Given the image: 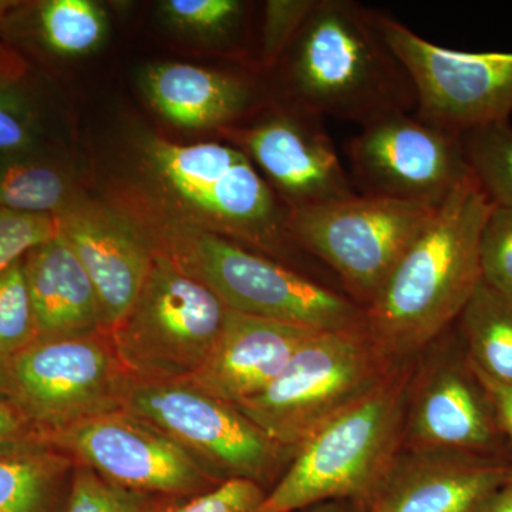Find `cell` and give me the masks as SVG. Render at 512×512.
I'll use <instances>...</instances> for the list:
<instances>
[{"instance_id":"1","label":"cell","mask_w":512,"mask_h":512,"mask_svg":"<svg viewBox=\"0 0 512 512\" xmlns=\"http://www.w3.org/2000/svg\"><path fill=\"white\" fill-rule=\"evenodd\" d=\"M493 207L468 175L441 202L365 309L367 332L396 365L440 338L483 282L480 239Z\"/></svg>"},{"instance_id":"2","label":"cell","mask_w":512,"mask_h":512,"mask_svg":"<svg viewBox=\"0 0 512 512\" xmlns=\"http://www.w3.org/2000/svg\"><path fill=\"white\" fill-rule=\"evenodd\" d=\"M380 12L353 0H315L281 59L293 107L360 127L416 110V89L384 39Z\"/></svg>"},{"instance_id":"3","label":"cell","mask_w":512,"mask_h":512,"mask_svg":"<svg viewBox=\"0 0 512 512\" xmlns=\"http://www.w3.org/2000/svg\"><path fill=\"white\" fill-rule=\"evenodd\" d=\"M410 370L309 437L251 512H296L326 501H367L403 446Z\"/></svg>"},{"instance_id":"4","label":"cell","mask_w":512,"mask_h":512,"mask_svg":"<svg viewBox=\"0 0 512 512\" xmlns=\"http://www.w3.org/2000/svg\"><path fill=\"white\" fill-rule=\"evenodd\" d=\"M367 332H316L274 383L239 412L278 446L296 451L316 431L382 389L399 370Z\"/></svg>"},{"instance_id":"5","label":"cell","mask_w":512,"mask_h":512,"mask_svg":"<svg viewBox=\"0 0 512 512\" xmlns=\"http://www.w3.org/2000/svg\"><path fill=\"white\" fill-rule=\"evenodd\" d=\"M170 244L167 255L231 311L323 332L366 326L365 309L349 296L220 234L181 228Z\"/></svg>"},{"instance_id":"6","label":"cell","mask_w":512,"mask_h":512,"mask_svg":"<svg viewBox=\"0 0 512 512\" xmlns=\"http://www.w3.org/2000/svg\"><path fill=\"white\" fill-rule=\"evenodd\" d=\"M229 308L167 254H154L137 302L109 333L130 377L147 382L194 375L220 339Z\"/></svg>"},{"instance_id":"7","label":"cell","mask_w":512,"mask_h":512,"mask_svg":"<svg viewBox=\"0 0 512 512\" xmlns=\"http://www.w3.org/2000/svg\"><path fill=\"white\" fill-rule=\"evenodd\" d=\"M437 208L356 194L289 212L288 229L295 244L332 269L366 309Z\"/></svg>"},{"instance_id":"8","label":"cell","mask_w":512,"mask_h":512,"mask_svg":"<svg viewBox=\"0 0 512 512\" xmlns=\"http://www.w3.org/2000/svg\"><path fill=\"white\" fill-rule=\"evenodd\" d=\"M121 407L164 431L221 483L239 478L262 487L278 473L288 451L237 407L183 380L147 382L130 377Z\"/></svg>"},{"instance_id":"9","label":"cell","mask_w":512,"mask_h":512,"mask_svg":"<svg viewBox=\"0 0 512 512\" xmlns=\"http://www.w3.org/2000/svg\"><path fill=\"white\" fill-rule=\"evenodd\" d=\"M10 404L37 437L121 409L130 375L109 335L37 339L9 359Z\"/></svg>"},{"instance_id":"10","label":"cell","mask_w":512,"mask_h":512,"mask_svg":"<svg viewBox=\"0 0 512 512\" xmlns=\"http://www.w3.org/2000/svg\"><path fill=\"white\" fill-rule=\"evenodd\" d=\"M151 156L168 185L225 232L271 252L299 248L289 234L291 210H282L271 185L238 147L157 141Z\"/></svg>"},{"instance_id":"11","label":"cell","mask_w":512,"mask_h":512,"mask_svg":"<svg viewBox=\"0 0 512 512\" xmlns=\"http://www.w3.org/2000/svg\"><path fill=\"white\" fill-rule=\"evenodd\" d=\"M379 20L384 39L412 77L419 119L458 136L510 120L512 52L447 49L386 13Z\"/></svg>"},{"instance_id":"12","label":"cell","mask_w":512,"mask_h":512,"mask_svg":"<svg viewBox=\"0 0 512 512\" xmlns=\"http://www.w3.org/2000/svg\"><path fill=\"white\" fill-rule=\"evenodd\" d=\"M39 440L137 493L194 497L221 484L177 441L123 407L42 434Z\"/></svg>"},{"instance_id":"13","label":"cell","mask_w":512,"mask_h":512,"mask_svg":"<svg viewBox=\"0 0 512 512\" xmlns=\"http://www.w3.org/2000/svg\"><path fill=\"white\" fill-rule=\"evenodd\" d=\"M357 194L439 207L471 174L458 134L416 114L394 113L360 128L345 146Z\"/></svg>"},{"instance_id":"14","label":"cell","mask_w":512,"mask_h":512,"mask_svg":"<svg viewBox=\"0 0 512 512\" xmlns=\"http://www.w3.org/2000/svg\"><path fill=\"white\" fill-rule=\"evenodd\" d=\"M229 137L268 175L291 211L357 194L322 117L291 106Z\"/></svg>"},{"instance_id":"15","label":"cell","mask_w":512,"mask_h":512,"mask_svg":"<svg viewBox=\"0 0 512 512\" xmlns=\"http://www.w3.org/2000/svg\"><path fill=\"white\" fill-rule=\"evenodd\" d=\"M512 476L495 457L447 450H400L366 503L367 512H480Z\"/></svg>"},{"instance_id":"16","label":"cell","mask_w":512,"mask_h":512,"mask_svg":"<svg viewBox=\"0 0 512 512\" xmlns=\"http://www.w3.org/2000/svg\"><path fill=\"white\" fill-rule=\"evenodd\" d=\"M490 400L468 359L440 360L412 389L404 417L403 444L494 457L500 440Z\"/></svg>"},{"instance_id":"17","label":"cell","mask_w":512,"mask_h":512,"mask_svg":"<svg viewBox=\"0 0 512 512\" xmlns=\"http://www.w3.org/2000/svg\"><path fill=\"white\" fill-rule=\"evenodd\" d=\"M316 332L323 330L256 318L229 309L217 345L200 369L183 382L238 406L274 383L293 355Z\"/></svg>"},{"instance_id":"18","label":"cell","mask_w":512,"mask_h":512,"mask_svg":"<svg viewBox=\"0 0 512 512\" xmlns=\"http://www.w3.org/2000/svg\"><path fill=\"white\" fill-rule=\"evenodd\" d=\"M60 231L80 259L96 291L101 330L126 318L143 291L154 252L134 232L90 211L57 215Z\"/></svg>"},{"instance_id":"19","label":"cell","mask_w":512,"mask_h":512,"mask_svg":"<svg viewBox=\"0 0 512 512\" xmlns=\"http://www.w3.org/2000/svg\"><path fill=\"white\" fill-rule=\"evenodd\" d=\"M37 339L103 333L96 291L69 242L57 234L23 258Z\"/></svg>"},{"instance_id":"20","label":"cell","mask_w":512,"mask_h":512,"mask_svg":"<svg viewBox=\"0 0 512 512\" xmlns=\"http://www.w3.org/2000/svg\"><path fill=\"white\" fill-rule=\"evenodd\" d=\"M148 97L157 110L178 126H228L252 110L254 84L238 74L184 63L150 67L146 73Z\"/></svg>"},{"instance_id":"21","label":"cell","mask_w":512,"mask_h":512,"mask_svg":"<svg viewBox=\"0 0 512 512\" xmlns=\"http://www.w3.org/2000/svg\"><path fill=\"white\" fill-rule=\"evenodd\" d=\"M70 458L40 440L0 453V512H56Z\"/></svg>"},{"instance_id":"22","label":"cell","mask_w":512,"mask_h":512,"mask_svg":"<svg viewBox=\"0 0 512 512\" xmlns=\"http://www.w3.org/2000/svg\"><path fill=\"white\" fill-rule=\"evenodd\" d=\"M458 320L470 365L512 386V298L481 282Z\"/></svg>"},{"instance_id":"23","label":"cell","mask_w":512,"mask_h":512,"mask_svg":"<svg viewBox=\"0 0 512 512\" xmlns=\"http://www.w3.org/2000/svg\"><path fill=\"white\" fill-rule=\"evenodd\" d=\"M471 174L495 207L512 208V126L510 120L461 134Z\"/></svg>"},{"instance_id":"24","label":"cell","mask_w":512,"mask_h":512,"mask_svg":"<svg viewBox=\"0 0 512 512\" xmlns=\"http://www.w3.org/2000/svg\"><path fill=\"white\" fill-rule=\"evenodd\" d=\"M66 180L40 164L15 163L0 168V210L29 215H59L66 207Z\"/></svg>"},{"instance_id":"25","label":"cell","mask_w":512,"mask_h":512,"mask_svg":"<svg viewBox=\"0 0 512 512\" xmlns=\"http://www.w3.org/2000/svg\"><path fill=\"white\" fill-rule=\"evenodd\" d=\"M40 20L47 43L64 55L89 52L106 32L103 12L89 0L47 2Z\"/></svg>"},{"instance_id":"26","label":"cell","mask_w":512,"mask_h":512,"mask_svg":"<svg viewBox=\"0 0 512 512\" xmlns=\"http://www.w3.org/2000/svg\"><path fill=\"white\" fill-rule=\"evenodd\" d=\"M37 340L23 259L0 274V355L15 356Z\"/></svg>"},{"instance_id":"27","label":"cell","mask_w":512,"mask_h":512,"mask_svg":"<svg viewBox=\"0 0 512 512\" xmlns=\"http://www.w3.org/2000/svg\"><path fill=\"white\" fill-rule=\"evenodd\" d=\"M161 507L156 495L127 490L80 466L60 512H158Z\"/></svg>"},{"instance_id":"28","label":"cell","mask_w":512,"mask_h":512,"mask_svg":"<svg viewBox=\"0 0 512 512\" xmlns=\"http://www.w3.org/2000/svg\"><path fill=\"white\" fill-rule=\"evenodd\" d=\"M483 282L512 298V208L493 207L480 239Z\"/></svg>"},{"instance_id":"29","label":"cell","mask_w":512,"mask_h":512,"mask_svg":"<svg viewBox=\"0 0 512 512\" xmlns=\"http://www.w3.org/2000/svg\"><path fill=\"white\" fill-rule=\"evenodd\" d=\"M57 215L19 214L0 210V274L32 249L59 234Z\"/></svg>"},{"instance_id":"30","label":"cell","mask_w":512,"mask_h":512,"mask_svg":"<svg viewBox=\"0 0 512 512\" xmlns=\"http://www.w3.org/2000/svg\"><path fill=\"white\" fill-rule=\"evenodd\" d=\"M165 10L181 25L218 37L237 32L245 18L244 3L238 0H170Z\"/></svg>"},{"instance_id":"31","label":"cell","mask_w":512,"mask_h":512,"mask_svg":"<svg viewBox=\"0 0 512 512\" xmlns=\"http://www.w3.org/2000/svg\"><path fill=\"white\" fill-rule=\"evenodd\" d=\"M265 494L264 487L254 481L234 478L205 493L188 497L183 503L161 507L158 512H251Z\"/></svg>"},{"instance_id":"32","label":"cell","mask_w":512,"mask_h":512,"mask_svg":"<svg viewBox=\"0 0 512 512\" xmlns=\"http://www.w3.org/2000/svg\"><path fill=\"white\" fill-rule=\"evenodd\" d=\"M315 0L296 2H271L266 8L264 29V64L272 66L279 62L295 37L306 16L311 12Z\"/></svg>"},{"instance_id":"33","label":"cell","mask_w":512,"mask_h":512,"mask_svg":"<svg viewBox=\"0 0 512 512\" xmlns=\"http://www.w3.org/2000/svg\"><path fill=\"white\" fill-rule=\"evenodd\" d=\"M30 143L29 121L22 104L0 82V150H20Z\"/></svg>"},{"instance_id":"34","label":"cell","mask_w":512,"mask_h":512,"mask_svg":"<svg viewBox=\"0 0 512 512\" xmlns=\"http://www.w3.org/2000/svg\"><path fill=\"white\" fill-rule=\"evenodd\" d=\"M39 440L36 430L10 403L0 402V453Z\"/></svg>"},{"instance_id":"35","label":"cell","mask_w":512,"mask_h":512,"mask_svg":"<svg viewBox=\"0 0 512 512\" xmlns=\"http://www.w3.org/2000/svg\"><path fill=\"white\" fill-rule=\"evenodd\" d=\"M471 369L476 373L480 383L483 384L500 433L508 440L512 448V386H507V384L497 383L494 382V380L488 379V377L477 372L473 366H471Z\"/></svg>"},{"instance_id":"36","label":"cell","mask_w":512,"mask_h":512,"mask_svg":"<svg viewBox=\"0 0 512 512\" xmlns=\"http://www.w3.org/2000/svg\"><path fill=\"white\" fill-rule=\"evenodd\" d=\"M480 512H512V476L488 498Z\"/></svg>"},{"instance_id":"37","label":"cell","mask_w":512,"mask_h":512,"mask_svg":"<svg viewBox=\"0 0 512 512\" xmlns=\"http://www.w3.org/2000/svg\"><path fill=\"white\" fill-rule=\"evenodd\" d=\"M296 512H367L363 505L355 503V501H326L311 505V507L303 508L301 511Z\"/></svg>"},{"instance_id":"38","label":"cell","mask_w":512,"mask_h":512,"mask_svg":"<svg viewBox=\"0 0 512 512\" xmlns=\"http://www.w3.org/2000/svg\"><path fill=\"white\" fill-rule=\"evenodd\" d=\"M0 402L10 403L9 359L0 355Z\"/></svg>"},{"instance_id":"39","label":"cell","mask_w":512,"mask_h":512,"mask_svg":"<svg viewBox=\"0 0 512 512\" xmlns=\"http://www.w3.org/2000/svg\"><path fill=\"white\" fill-rule=\"evenodd\" d=\"M15 74H18V63L12 62L8 56L0 53V82H5Z\"/></svg>"}]
</instances>
